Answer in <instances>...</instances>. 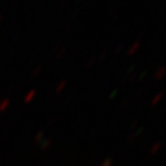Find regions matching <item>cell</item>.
<instances>
[{"label": "cell", "mask_w": 166, "mask_h": 166, "mask_svg": "<svg viewBox=\"0 0 166 166\" xmlns=\"http://www.w3.org/2000/svg\"><path fill=\"white\" fill-rule=\"evenodd\" d=\"M140 45H141V42L140 41H136L134 42L132 45L129 46L128 51H127V53H128L129 56H134L137 51H139V49H140Z\"/></svg>", "instance_id": "cell-1"}, {"label": "cell", "mask_w": 166, "mask_h": 166, "mask_svg": "<svg viewBox=\"0 0 166 166\" xmlns=\"http://www.w3.org/2000/svg\"><path fill=\"white\" fill-rule=\"evenodd\" d=\"M166 76V67L162 66V67H159L155 73V79L157 80H163L164 77Z\"/></svg>", "instance_id": "cell-2"}, {"label": "cell", "mask_w": 166, "mask_h": 166, "mask_svg": "<svg viewBox=\"0 0 166 166\" xmlns=\"http://www.w3.org/2000/svg\"><path fill=\"white\" fill-rule=\"evenodd\" d=\"M162 98H163V92H158L157 95H155L152 100H151V106H156L160 100H162Z\"/></svg>", "instance_id": "cell-3"}, {"label": "cell", "mask_w": 166, "mask_h": 166, "mask_svg": "<svg viewBox=\"0 0 166 166\" xmlns=\"http://www.w3.org/2000/svg\"><path fill=\"white\" fill-rule=\"evenodd\" d=\"M160 148H162V143L160 142H156L152 147H151L150 149V154L151 155H156L157 152H158L159 150H160Z\"/></svg>", "instance_id": "cell-4"}, {"label": "cell", "mask_w": 166, "mask_h": 166, "mask_svg": "<svg viewBox=\"0 0 166 166\" xmlns=\"http://www.w3.org/2000/svg\"><path fill=\"white\" fill-rule=\"evenodd\" d=\"M112 165V159H106V162L104 163L103 166H111Z\"/></svg>", "instance_id": "cell-5"}]
</instances>
